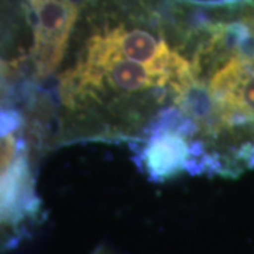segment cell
<instances>
[{"instance_id":"cell-2","label":"cell","mask_w":254,"mask_h":254,"mask_svg":"<svg viewBox=\"0 0 254 254\" xmlns=\"http://www.w3.org/2000/svg\"><path fill=\"white\" fill-rule=\"evenodd\" d=\"M93 254H106V253H102V252H96V253H93Z\"/></svg>"},{"instance_id":"cell-1","label":"cell","mask_w":254,"mask_h":254,"mask_svg":"<svg viewBox=\"0 0 254 254\" xmlns=\"http://www.w3.org/2000/svg\"><path fill=\"white\" fill-rule=\"evenodd\" d=\"M27 151L17 136L1 140V232L3 245H17L40 216V200L30 177Z\"/></svg>"}]
</instances>
